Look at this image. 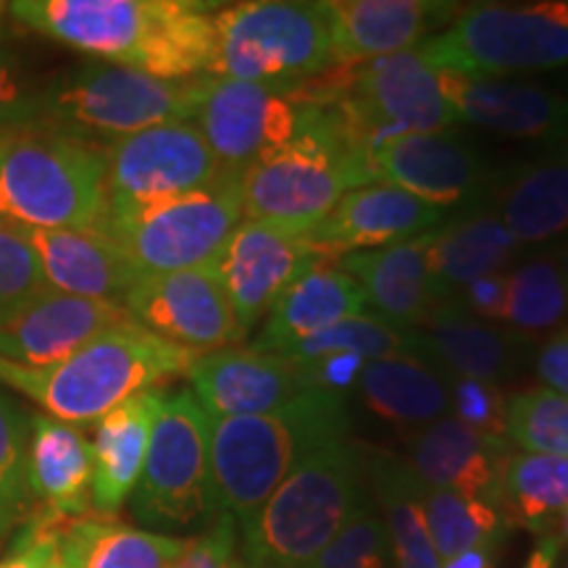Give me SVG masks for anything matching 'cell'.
Wrapping results in <instances>:
<instances>
[{
	"label": "cell",
	"instance_id": "48",
	"mask_svg": "<svg viewBox=\"0 0 568 568\" xmlns=\"http://www.w3.org/2000/svg\"><path fill=\"white\" fill-rule=\"evenodd\" d=\"M506 295L508 274H493L485 276V280L466 284V287L458 290L447 303L466 311L468 316L481 318V322H500L503 308H506Z\"/></svg>",
	"mask_w": 568,
	"mask_h": 568
},
{
	"label": "cell",
	"instance_id": "46",
	"mask_svg": "<svg viewBox=\"0 0 568 568\" xmlns=\"http://www.w3.org/2000/svg\"><path fill=\"white\" fill-rule=\"evenodd\" d=\"M237 548V521L219 514L205 535L187 539V548L172 568H226L234 560Z\"/></svg>",
	"mask_w": 568,
	"mask_h": 568
},
{
	"label": "cell",
	"instance_id": "50",
	"mask_svg": "<svg viewBox=\"0 0 568 568\" xmlns=\"http://www.w3.org/2000/svg\"><path fill=\"white\" fill-rule=\"evenodd\" d=\"M503 542H506V535L489 537V539H485V542H479V545H474V548L458 552L456 558L443 560V568H495Z\"/></svg>",
	"mask_w": 568,
	"mask_h": 568
},
{
	"label": "cell",
	"instance_id": "17",
	"mask_svg": "<svg viewBox=\"0 0 568 568\" xmlns=\"http://www.w3.org/2000/svg\"><path fill=\"white\" fill-rule=\"evenodd\" d=\"M445 211L418 201L406 190L374 182L343 195L335 209L308 230V243L322 266H337L345 255L379 251L424 237L443 226Z\"/></svg>",
	"mask_w": 568,
	"mask_h": 568
},
{
	"label": "cell",
	"instance_id": "37",
	"mask_svg": "<svg viewBox=\"0 0 568 568\" xmlns=\"http://www.w3.org/2000/svg\"><path fill=\"white\" fill-rule=\"evenodd\" d=\"M568 318V290L560 264L531 258L508 272V295L503 318L514 332H550Z\"/></svg>",
	"mask_w": 568,
	"mask_h": 568
},
{
	"label": "cell",
	"instance_id": "20",
	"mask_svg": "<svg viewBox=\"0 0 568 568\" xmlns=\"http://www.w3.org/2000/svg\"><path fill=\"white\" fill-rule=\"evenodd\" d=\"M437 84L458 122L477 124L506 138L539 142L545 148L568 140V98L556 92L458 71H437Z\"/></svg>",
	"mask_w": 568,
	"mask_h": 568
},
{
	"label": "cell",
	"instance_id": "54",
	"mask_svg": "<svg viewBox=\"0 0 568 568\" xmlns=\"http://www.w3.org/2000/svg\"><path fill=\"white\" fill-rule=\"evenodd\" d=\"M558 521H560V527H564V535L568 537V508L564 510V514H560Z\"/></svg>",
	"mask_w": 568,
	"mask_h": 568
},
{
	"label": "cell",
	"instance_id": "35",
	"mask_svg": "<svg viewBox=\"0 0 568 568\" xmlns=\"http://www.w3.org/2000/svg\"><path fill=\"white\" fill-rule=\"evenodd\" d=\"M374 487L385 510V527L395 568H443L422 506L424 485L408 464L379 456L372 468Z\"/></svg>",
	"mask_w": 568,
	"mask_h": 568
},
{
	"label": "cell",
	"instance_id": "9",
	"mask_svg": "<svg viewBox=\"0 0 568 568\" xmlns=\"http://www.w3.org/2000/svg\"><path fill=\"white\" fill-rule=\"evenodd\" d=\"M243 222L240 174H222L193 193L140 205H105L101 230L134 272L169 274L209 266Z\"/></svg>",
	"mask_w": 568,
	"mask_h": 568
},
{
	"label": "cell",
	"instance_id": "1",
	"mask_svg": "<svg viewBox=\"0 0 568 568\" xmlns=\"http://www.w3.org/2000/svg\"><path fill=\"white\" fill-rule=\"evenodd\" d=\"M193 0H17L9 13L32 32L103 63L159 80L209 74L216 51L213 11Z\"/></svg>",
	"mask_w": 568,
	"mask_h": 568
},
{
	"label": "cell",
	"instance_id": "36",
	"mask_svg": "<svg viewBox=\"0 0 568 568\" xmlns=\"http://www.w3.org/2000/svg\"><path fill=\"white\" fill-rule=\"evenodd\" d=\"M422 506L439 560L456 558L489 537L508 535V521L493 503L447 489H422Z\"/></svg>",
	"mask_w": 568,
	"mask_h": 568
},
{
	"label": "cell",
	"instance_id": "55",
	"mask_svg": "<svg viewBox=\"0 0 568 568\" xmlns=\"http://www.w3.org/2000/svg\"><path fill=\"white\" fill-rule=\"evenodd\" d=\"M560 272H564V280H566V290H568V251L564 255V264H560Z\"/></svg>",
	"mask_w": 568,
	"mask_h": 568
},
{
	"label": "cell",
	"instance_id": "33",
	"mask_svg": "<svg viewBox=\"0 0 568 568\" xmlns=\"http://www.w3.org/2000/svg\"><path fill=\"white\" fill-rule=\"evenodd\" d=\"M358 389L366 406L393 424L422 429L450 416L447 374L416 355L368 361Z\"/></svg>",
	"mask_w": 568,
	"mask_h": 568
},
{
	"label": "cell",
	"instance_id": "19",
	"mask_svg": "<svg viewBox=\"0 0 568 568\" xmlns=\"http://www.w3.org/2000/svg\"><path fill=\"white\" fill-rule=\"evenodd\" d=\"M372 166L374 180L406 190L437 209L477 203L495 180L481 155L447 132L406 134L387 142L374 153Z\"/></svg>",
	"mask_w": 568,
	"mask_h": 568
},
{
	"label": "cell",
	"instance_id": "23",
	"mask_svg": "<svg viewBox=\"0 0 568 568\" xmlns=\"http://www.w3.org/2000/svg\"><path fill=\"white\" fill-rule=\"evenodd\" d=\"M335 63H364L414 51L429 32L458 17L460 6L445 0H335L326 3Z\"/></svg>",
	"mask_w": 568,
	"mask_h": 568
},
{
	"label": "cell",
	"instance_id": "41",
	"mask_svg": "<svg viewBox=\"0 0 568 568\" xmlns=\"http://www.w3.org/2000/svg\"><path fill=\"white\" fill-rule=\"evenodd\" d=\"M27 450H30V422L13 397L0 389V514L19 518L24 510L30 495Z\"/></svg>",
	"mask_w": 568,
	"mask_h": 568
},
{
	"label": "cell",
	"instance_id": "21",
	"mask_svg": "<svg viewBox=\"0 0 568 568\" xmlns=\"http://www.w3.org/2000/svg\"><path fill=\"white\" fill-rule=\"evenodd\" d=\"M187 379L211 418L261 416L303 393L297 368L287 358L255 347H222L197 355Z\"/></svg>",
	"mask_w": 568,
	"mask_h": 568
},
{
	"label": "cell",
	"instance_id": "38",
	"mask_svg": "<svg viewBox=\"0 0 568 568\" xmlns=\"http://www.w3.org/2000/svg\"><path fill=\"white\" fill-rule=\"evenodd\" d=\"M326 353H355L366 361L397 358V355H416L418 358V335L416 329H397L385 318L364 311V314L329 326L322 335L303 339L282 358H287L293 366H303Z\"/></svg>",
	"mask_w": 568,
	"mask_h": 568
},
{
	"label": "cell",
	"instance_id": "29",
	"mask_svg": "<svg viewBox=\"0 0 568 568\" xmlns=\"http://www.w3.org/2000/svg\"><path fill=\"white\" fill-rule=\"evenodd\" d=\"M518 253L521 243L497 219V213L471 211L456 222L437 226L429 234L426 264L439 305L466 284L493 274H508Z\"/></svg>",
	"mask_w": 568,
	"mask_h": 568
},
{
	"label": "cell",
	"instance_id": "6",
	"mask_svg": "<svg viewBox=\"0 0 568 568\" xmlns=\"http://www.w3.org/2000/svg\"><path fill=\"white\" fill-rule=\"evenodd\" d=\"M105 203V148L40 126L0 140V224L95 230Z\"/></svg>",
	"mask_w": 568,
	"mask_h": 568
},
{
	"label": "cell",
	"instance_id": "34",
	"mask_svg": "<svg viewBox=\"0 0 568 568\" xmlns=\"http://www.w3.org/2000/svg\"><path fill=\"white\" fill-rule=\"evenodd\" d=\"M500 514L508 527L548 531L568 508V458L510 453L503 468Z\"/></svg>",
	"mask_w": 568,
	"mask_h": 568
},
{
	"label": "cell",
	"instance_id": "42",
	"mask_svg": "<svg viewBox=\"0 0 568 568\" xmlns=\"http://www.w3.org/2000/svg\"><path fill=\"white\" fill-rule=\"evenodd\" d=\"M42 84L32 80L19 48L0 32V140L38 124Z\"/></svg>",
	"mask_w": 568,
	"mask_h": 568
},
{
	"label": "cell",
	"instance_id": "58",
	"mask_svg": "<svg viewBox=\"0 0 568 568\" xmlns=\"http://www.w3.org/2000/svg\"><path fill=\"white\" fill-rule=\"evenodd\" d=\"M6 13H9V3H0V19H3Z\"/></svg>",
	"mask_w": 568,
	"mask_h": 568
},
{
	"label": "cell",
	"instance_id": "45",
	"mask_svg": "<svg viewBox=\"0 0 568 568\" xmlns=\"http://www.w3.org/2000/svg\"><path fill=\"white\" fill-rule=\"evenodd\" d=\"M67 518H59L48 510L34 516L30 527L21 531L9 556L0 560V568H45L59 552V527Z\"/></svg>",
	"mask_w": 568,
	"mask_h": 568
},
{
	"label": "cell",
	"instance_id": "8",
	"mask_svg": "<svg viewBox=\"0 0 568 568\" xmlns=\"http://www.w3.org/2000/svg\"><path fill=\"white\" fill-rule=\"evenodd\" d=\"M216 51L205 77L290 92L335 67L326 3L253 0L213 11Z\"/></svg>",
	"mask_w": 568,
	"mask_h": 568
},
{
	"label": "cell",
	"instance_id": "25",
	"mask_svg": "<svg viewBox=\"0 0 568 568\" xmlns=\"http://www.w3.org/2000/svg\"><path fill=\"white\" fill-rule=\"evenodd\" d=\"M429 234L379 251L351 253L337 264L339 272L353 276L374 314L397 329L424 326L439 305L426 264Z\"/></svg>",
	"mask_w": 568,
	"mask_h": 568
},
{
	"label": "cell",
	"instance_id": "57",
	"mask_svg": "<svg viewBox=\"0 0 568 568\" xmlns=\"http://www.w3.org/2000/svg\"><path fill=\"white\" fill-rule=\"evenodd\" d=\"M226 568H247V566H245V560H237V558H234V560H232V564H230V566H226Z\"/></svg>",
	"mask_w": 568,
	"mask_h": 568
},
{
	"label": "cell",
	"instance_id": "22",
	"mask_svg": "<svg viewBox=\"0 0 568 568\" xmlns=\"http://www.w3.org/2000/svg\"><path fill=\"white\" fill-rule=\"evenodd\" d=\"M514 447L508 437L485 435L445 416L410 439L408 468L429 489H447L500 506L503 468Z\"/></svg>",
	"mask_w": 568,
	"mask_h": 568
},
{
	"label": "cell",
	"instance_id": "28",
	"mask_svg": "<svg viewBox=\"0 0 568 568\" xmlns=\"http://www.w3.org/2000/svg\"><path fill=\"white\" fill-rule=\"evenodd\" d=\"M27 487L59 518H80L92 510V445L74 424L51 416L30 422Z\"/></svg>",
	"mask_w": 568,
	"mask_h": 568
},
{
	"label": "cell",
	"instance_id": "3",
	"mask_svg": "<svg viewBox=\"0 0 568 568\" xmlns=\"http://www.w3.org/2000/svg\"><path fill=\"white\" fill-rule=\"evenodd\" d=\"M197 353L169 343L140 324L103 332L61 364L27 368L0 358V385L30 397L63 424H92L140 393L187 376Z\"/></svg>",
	"mask_w": 568,
	"mask_h": 568
},
{
	"label": "cell",
	"instance_id": "30",
	"mask_svg": "<svg viewBox=\"0 0 568 568\" xmlns=\"http://www.w3.org/2000/svg\"><path fill=\"white\" fill-rule=\"evenodd\" d=\"M418 332V358L447 374L471 379L500 382L516 372L518 339L514 332L497 329L489 322L468 316L456 305L443 303L426 318Z\"/></svg>",
	"mask_w": 568,
	"mask_h": 568
},
{
	"label": "cell",
	"instance_id": "10",
	"mask_svg": "<svg viewBox=\"0 0 568 568\" xmlns=\"http://www.w3.org/2000/svg\"><path fill=\"white\" fill-rule=\"evenodd\" d=\"M414 51L435 71L471 77L568 67V0L466 9Z\"/></svg>",
	"mask_w": 568,
	"mask_h": 568
},
{
	"label": "cell",
	"instance_id": "31",
	"mask_svg": "<svg viewBox=\"0 0 568 568\" xmlns=\"http://www.w3.org/2000/svg\"><path fill=\"white\" fill-rule=\"evenodd\" d=\"M495 213L521 245L568 234V166L556 159L524 161L495 174Z\"/></svg>",
	"mask_w": 568,
	"mask_h": 568
},
{
	"label": "cell",
	"instance_id": "56",
	"mask_svg": "<svg viewBox=\"0 0 568 568\" xmlns=\"http://www.w3.org/2000/svg\"><path fill=\"white\" fill-rule=\"evenodd\" d=\"M45 568H63V564H61V558H59V552H55V558L51 560V564H48Z\"/></svg>",
	"mask_w": 568,
	"mask_h": 568
},
{
	"label": "cell",
	"instance_id": "7",
	"mask_svg": "<svg viewBox=\"0 0 568 568\" xmlns=\"http://www.w3.org/2000/svg\"><path fill=\"white\" fill-rule=\"evenodd\" d=\"M197 80H159L103 61L80 63L42 84L34 126L109 148L155 124L187 122Z\"/></svg>",
	"mask_w": 568,
	"mask_h": 568
},
{
	"label": "cell",
	"instance_id": "12",
	"mask_svg": "<svg viewBox=\"0 0 568 568\" xmlns=\"http://www.w3.org/2000/svg\"><path fill=\"white\" fill-rule=\"evenodd\" d=\"M209 426V414L190 389L163 397L132 493V514L140 524L161 531L211 527L219 514L211 489Z\"/></svg>",
	"mask_w": 568,
	"mask_h": 568
},
{
	"label": "cell",
	"instance_id": "53",
	"mask_svg": "<svg viewBox=\"0 0 568 568\" xmlns=\"http://www.w3.org/2000/svg\"><path fill=\"white\" fill-rule=\"evenodd\" d=\"M550 159H556L568 166V140L560 142V145H556V148H550Z\"/></svg>",
	"mask_w": 568,
	"mask_h": 568
},
{
	"label": "cell",
	"instance_id": "4",
	"mask_svg": "<svg viewBox=\"0 0 568 568\" xmlns=\"http://www.w3.org/2000/svg\"><path fill=\"white\" fill-rule=\"evenodd\" d=\"M374 182L372 153L343 113L332 105H303L290 145L240 174L243 219L308 232L343 195Z\"/></svg>",
	"mask_w": 568,
	"mask_h": 568
},
{
	"label": "cell",
	"instance_id": "44",
	"mask_svg": "<svg viewBox=\"0 0 568 568\" xmlns=\"http://www.w3.org/2000/svg\"><path fill=\"white\" fill-rule=\"evenodd\" d=\"M447 385H450L453 418L471 429L485 432V435L506 437L508 395L503 393L500 385L456 374H447Z\"/></svg>",
	"mask_w": 568,
	"mask_h": 568
},
{
	"label": "cell",
	"instance_id": "39",
	"mask_svg": "<svg viewBox=\"0 0 568 568\" xmlns=\"http://www.w3.org/2000/svg\"><path fill=\"white\" fill-rule=\"evenodd\" d=\"M506 437L524 453L568 458V397L545 387L508 395Z\"/></svg>",
	"mask_w": 568,
	"mask_h": 568
},
{
	"label": "cell",
	"instance_id": "16",
	"mask_svg": "<svg viewBox=\"0 0 568 568\" xmlns=\"http://www.w3.org/2000/svg\"><path fill=\"white\" fill-rule=\"evenodd\" d=\"M213 266L222 276L240 332L247 335L268 316L290 284L322 264L308 243V232L245 219L230 234Z\"/></svg>",
	"mask_w": 568,
	"mask_h": 568
},
{
	"label": "cell",
	"instance_id": "49",
	"mask_svg": "<svg viewBox=\"0 0 568 568\" xmlns=\"http://www.w3.org/2000/svg\"><path fill=\"white\" fill-rule=\"evenodd\" d=\"M535 372L552 393L568 397V326L552 332L535 353Z\"/></svg>",
	"mask_w": 568,
	"mask_h": 568
},
{
	"label": "cell",
	"instance_id": "40",
	"mask_svg": "<svg viewBox=\"0 0 568 568\" xmlns=\"http://www.w3.org/2000/svg\"><path fill=\"white\" fill-rule=\"evenodd\" d=\"M389 558L393 550L385 521L376 516L372 503L364 500L305 568H387Z\"/></svg>",
	"mask_w": 568,
	"mask_h": 568
},
{
	"label": "cell",
	"instance_id": "5",
	"mask_svg": "<svg viewBox=\"0 0 568 568\" xmlns=\"http://www.w3.org/2000/svg\"><path fill=\"white\" fill-rule=\"evenodd\" d=\"M366 458L347 437L326 443L274 489L243 529L247 568H305L364 497Z\"/></svg>",
	"mask_w": 568,
	"mask_h": 568
},
{
	"label": "cell",
	"instance_id": "47",
	"mask_svg": "<svg viewBox=\"0 0 568 568\" xmlns=\"http://www.w3.org/2000/svg\"><path fill=\"white\" fill-rule=\"evenodd\" d=\"M368 361L355 353H326L311 364L295 366L303 389H326L343 395L345 389L358 385Z\"/></svg>",
	"mask_w": 568,
	"mask_h": 568
},
{
	"label": "cell",
	"instance_id": "26",
	"mask_svg": "<svg viewBox=\"0 0 568 568\" xmlns=\"http://www.w3.org/2000/svg\"><path fill=\"white\" fill-rule=\"evenodd\" d=\"M163 393H140L95 422L92 437V510L98 516L119 514L138 487L153 426L163 406Z\"/></svg>",
	"mask_w": 568,
	"mask_h": 568
},
{
	"label": "cell",
	"instance_id": "32",
	"mask_svg": "<svg viewBox=\"0 0 568 568\" xmlns=\"http://www.w3.org/2000/svg\"><path fill=\"white\" fill-rule=\"evenodd\" d=\"M187 539L134 529L111 516L67 518L59 527L63 568H172Z\"/></svg>",
	"mask_w": 568,
	"mask_h": 568
},
{
	"label": "cell",
	"instance_id": "14",
	"mask_svg": "<svg viewBox=\"0 0 568 568\" xmlns=\"http://www.w3.org/2000/svg\"><path fill=\"white\" fill-rule=\"evenodd\" d=\"M226 174L190 122H166L105 148V205H140L201 190Z\"/></svg>",
	"mask_w": 568,
	"mask_h": 568
},
{
	"label": "cell",
	"instance_id": "51",
	"mask_svg": "<svg viewBox=\"0 0 568 568\" xmlns=\"http://www.w3.org/2000/svg\"><path fill=\"white\" fill-rule=\"evenodd\" d=\"M560 552V539L556 535H545L531 550V556L524 568H556Z\"/></svg>",
	"mask_w": 568,
	"mask_h": 568
},
{
	"label": "cell",
	"instance_id": "13",
	"mask_svg": "<svg viewBox=\"0 0 568 568\" xmlns=\"http://www.w3.org/2000/svg\"><path fill=\"white\" fill-rule=\"evenodd\" d=\"M303 105L272 84L201 77L190 124H195L224 172L247 166L282 151L301 126Z\"/></svg>",
	"mask_w": 568,
	"mask_h": 568
},
{
	"label": "cell",
	"instance_id": "15",
	"mask_svg": "<svg viewBox=\"0 0 568 568\" xmlns=\"http://www.w3.org/2000/svg\"><path fill=\"white\" fill-rule=\"evenodd\" d=\"M122 305L142 329L197 355L222 351L245 337L213 264L140 276Z\"/></svg>",
	"mask_w": 568,
	"mask_h": 568
},
{
	"label": "cell",
	"instance_id": "52",
	"mask_svg": "<svg viewBox=\"0 0 568 568\" xmlns=\"http://www.w3.org/2000/svg\"><path fill=\"white\" fill-rule=\"evenodd\" d=\"M13 521H17V516L0 514V545H3V539L9 537V531L13 529Z\"/></svg>",
	"mask_w": 568,
	"mask_h": 568
},
{
	"label": "cell",
	"instance_id": "18",
	"mask_svg": "<svg viewBox=\"0 0 568 568\" xmlns=\"http://www.w3.org/2000/svg\"><path fill=\"white\" fill-rule=\"evenodd\" d=\"M132 322L124 305L40 290L0 322V358L27 368L61 364L90 339Z\"/></svg>",
	"mask_w": 568,
	"mask_h": 568
},
{
	"label": "cell",
	"instance_id": "2",
	"mask_svg": "<svg viewBox=\"0 0 568 568\" xmlns=\"http://www.w3.org/2000/svg\"><path fill=\"white\" fill-rule=\"evenodd\" d=\"M345 435L343 395L326 389H303L272 414L211 418L209 464L216 514L245 527L311 453Z\"/></svg>",
	"mask_w": 568,
	"mask_h": 568
},
{
	"label": "cell",
	"instance_id": "24",
	"mask_svg": "<svg viewBox=\"0 0 568 568\" xmlns=\"http://www.w3.org/2000/svg\"><path fill=\"white\" fill-rule=\"evenodd\" d=\"M24 234L40 261L45 287L53 293L122 305L140 280L101 230H30Z\"/></svg>",
	"mask_w": 568,
	"mask_h": 568
},
{
	"label": "cell",
	"instance_id": "27",
	"mask_svg": "<svg viewBox=\"0 0 568 568\" xmlns=\"http://www.w3.org/2000/svg\"><path fill=\"white\" fill-rule=\"evenodd\" d=\"M366 311V297L353 276L337 266H314L280 295L268 311L264 329L253 347L261 353L284 355L303 339Z\"/></svg>",
	"mask_w": 568,
	"mask_h": 568
},
{
	"label": "cell",
	"instance_id": "43",
	"mask_svg": "<svg viewBox=\"0 0 568 568\" xmlns=\"http://www.w3.org/2000/svg\"><path fill=\"white\" fill-rule=\"evenodd\" d=\"M40 290H45V280L27 234L0 224V322Z\"/></svg>",
	"mask_w": 568,
	"mask_h": 568
},
{
	"label": "cell",
	"instance_id": "11",
	"mask_svg": "<svg viewBox=\"0 0 568 568\" xmlns=\"http://www.w3.org/2000/svg\"><path fill=\"white\" fill-rule=\"evenodd\" d=\"M326 105L343 113L368 153L406 134H437L458 124L445 101L437 71L416 51L364 63H337Z\"/></svg>",
	"mask_w": 568,
	"mask_h": 568
}]
</instances>
